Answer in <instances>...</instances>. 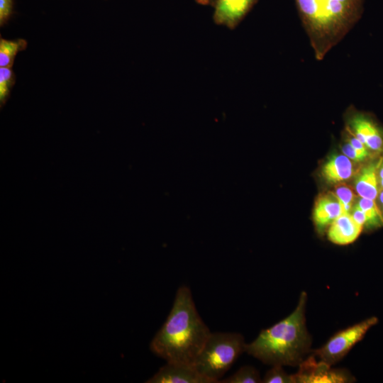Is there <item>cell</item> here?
I'll return each instance as SVG.
<instances>
[{
  "label": "cell",
  "mask_w": 383,
  "mask_h": 383,
  "mask_svg": "<svg viewBox=\"0 0 383 383\" xmlns=\"http://www.w3.org/2000/svg\"><path fill=\"white\" fill-rule=\"evenodd\" d=\"M211 334L195 306L190 289L180 287L166 321L150 348L167 362L193 365Z\"/></svg>",
  "instance_id": "obj_1"
},
{
  "label": "cell",
  "mask_w": 383,
  "mask_h": 383,
  "mask_svg": "<svg viewBox=\"0 0 383 383\" xmlns=\"http://www.w3.org/2000/svg\"><path fill=\"white\" fill-rule=\"evenodd\" d=\"M307 294L302 292L295 309L285 318L263 329L245 352L264 364L297 366L311 351V337L306 323Z\"/></svg>",
  "instance_id": "obj_2"
},
{
  "label": "cell",
  "mask_w": 383,
  "mask_h": 383,
  "mask_svg": "<svg viewBox=\"0 0 383 383\" xmlns=\"http://www.w3.org/2000/svg\"><path fill=\"white\" fill-rule=\"evenodd\" d=\"M316 58L323 60L360 18L364 0H294Z\"/></svg>",
  "instance_id": "obj_3"
},
{
  "label": "cell",
  "mask_w": 383,
  "mask_h": 383,
  "mask_svg": "<svg viewBox=\"0 0 383 383\" xmlns=\"http://www.w3.org/2000/svg\"><path fill=\"white\" fill-rule=\"evenodd\" d=\"M243 335L238 333H211L198 355L194 367L213 383L230 369L238 357L245 352Z\"/></svg>",
  "instance_id": "obj_4"
},
{
  "label": "cell",
  "mask_w": 383,
  "mask_h": 383,
  "mask_svg": "<svg viewBox=\"0 0 383 383\" xmlns=\"http://www.w3.org/2000/svg\"><path fill=\"white\" fill-rule=\"evenodd\" d=\"M377 322V318L372 317L338 332L325 345L313 350L312 355L330 365L335 364L362 339Z\"/></svg>",
  "instance_id": "obj_5"
},
{
  "label": "cell",
  "mask_w": 383,
  "mask_h": 383,
  "mask_svg": "<svg viewBox=\"0 0 383 383\" xmlns=\"http://www.w3.org/2000/svg\"><path fill=\"white\" fill-rule=\"evenodd\" d=\"M293 374L294 383H345L353 382L352 375L345 370L333 369L332 365L318 360L312 355L299 365Z\"/></svg>",
  "instance_id": "obj_6"
},
{
  "label": "cell",
  "mask_w": 383,
  "mask_h": 383,
  "mask_svg": "<svg viewBox=\"0 0 383 383\" xmlns=\"http://www.w3.org/2000/svg\"><path fill=\"white\" fill-rule=\"evenodd\" d=\"M257 0H216L213 5L216 24L235 28L252 8Z\"/></svg>",
  "instance_id": "obj_7"
},
{
  "label": "cell",
  "mask_w": 383,
  "mask_h": 383,
  "mask_svg": "<svg viewBox=\"0 0 383 383\" xmlns=\"http://www.w3.org/2000/svg\"><path fill=\"white\" fill-rule=\"evenodd\" d=\"M147 383H213L193 365L167 362Z\"/></svg>",
  "instance_id": "obj_8"
},
{
  "label": "cell",
  "mask_w": 383,
  "mask_h": 383,
  "mask_svg": "<svg viewBox=\"0 0 383 383\" xmlns=\"http://www.w3.org/2000/svg\"><path fill=\"white\" fill-rule=\"evenodd\" d=\"M347 130L372 150L383 148V134L377 124L368 116L356 113L350 117Z\"/></svg>",
  "instance_id": "obj_9"
},
{
  "label": "cell",
  "mask_w": 383,
  "mask_h": 383,
  "mask_svg": "<svg viewBox=\"0 0 383 383\" xmlns=\"http://www.w3.org/2000/svg\"><path fill=\"white\" fill-rule=\"evenodd\" d=\"M362 229L350 213H342L329 225L327 236L333 243L345 245L355 241Z\"/></svg>",
  "instance_id": "obj_10"
},
{
  "label": "cell",
  "mask_w": 383,
  "mask_h": 383,
  "mask_svg": "<svg viewBox=\"0 0 383 383\" xmlns=\"http://www.w3.org/2000/svg\"><path fill=\"white\" fill-rule=\"evenodd\" d=\"M343 213L341 205L333 193L322 195L315 203L313 211V222L319 231H323Z\"/></svg>",
  "instance_id": "obj_11"
},
{
  "label": "cell",
  "mask_w": 383,
  "mask_h": 383,
  "mask_svg": "<svg viewBox=\"0 0 383 383\" xmlns=\"http://www.w3.org/2000/svg\"><path fill=\"white\" fill-rule=\"evenodd\" d=\"M353 174V165L346 155H337L331 157L322 168L323 178L331 184L344 182Z\"/></svg>",
  "instance_id": "obj_12"
},
{
  "label": "cell",
  "mask_w": 383,
  "mask_h": 383,
  "mask_svg": "<svg viewBox=\"0 0 383 383\" xmlns=\"http://www.w3.org/2000/svg\"><path fill=\"white\" fill-rule=\"evenodd\" d=\"M378 164L365 167L357 176L355 188L359 196L375 200L379 193Z\"/></svg>",
  "instance_id": "obj_13"
},
{
  "label": "cell",
  "mask_w": 383,
  "mask_h": 383,
  "mask_svg": "<svg viewBox=\"0 0 383 383\" xmlns=\"http://www.w3.org/2000/svg\"><path fill=\"white\" fill-rule=\"evenodd\" d=\"M25 39L9 40L0 38V67H13L17 54L27 48Z\"/></svg>",
  "instance_id": "obj_14"
},
{
  "label": "cell",
  "mask_w": 383,
  "mask_h": 383,
  "mask_svg": "<svg viewBox=\"0 0 383 383\" xmlns=\"http://www.w3.org/2000/svg\"><path fill=\"white\" fill-rule=\"evenodd\" d=\"M356 205L365 216V226L367 228H377L383 226V216L374 200L360 197Z\"/></svg>",
  "instance_id": "obj_15"
},
{
  "label": "cell",
  "mask_w": 383,
  "mask_h": 383,
  "mask_svg": "<svg viewBox=\"0 0 383 383\" xmlns=\"http://www.w3.org/2000/svg\"><path fill=\"white\" fill-rule=\"evenodd\" d=\"M222 383H259L262 382L259 372L253 367L246 365L240 367L231 376L220 381Z\"/></svg>",
  "instance_id": "obj_16"
},
{
  "label": "cell",
  "mask_w": 383,
  "mask_h": 383,
  "mask_svg": "<svg viewBox=\"0 0 383 383\" xmlns=\"http://www.w3.org/2000/svg\"><path fill=\"white\" fill-rule=\"evenodd\" d=\"M16 83V75L12 67H0V104L4 106L10 96Z\"/></svg>",
  "instance_id": "obj_17"
},
{
  "label": "cell",
  "mask_w": 383,
  "mask_h": 383,
  "mask_svg": "<svg viewBox=\"0 0 383 383\" xmlns=\"http://www.w3.org/2000/svg\"><path fill=\"white\" fill-rule=\"evenodd\" d=\"M265 383H294L293 374H287L282 365H275L264 376Z\"/></svg>",
  "instance_id": "obj_18"
},
{
  "label": "cell",
  "mask_w": 383,
  "mask_h": 383,
  "mask_svg": "<svg viewBox=\"0 0 383 383\" xmlns=\"http://www.w3.org/2000/svg\"><path fill=\"white\" fill-rule=\"evenodd\" d=\"M333 194L341 205L343 213H350L355 198L353 190L348 186L342 185L338 187Z\"/></svg>",
  "instance_id": "obj_19"
},
{
  "label": "cell",
  "mask_w": 383,
  "mask_h": 383,
  "mask_svg": "<svg viewBox=\"0 0 383 383\" xmlns=\"http://www.w3.org/2000/svg\"><path fill=\"white\" fill-rule=\"evenodd\" d=\"M14 11L13 0H0V26H4L11 19Z\"/></svg>",
  "instance_id": "obj_20"
},
{
  "label": "cell",
  "mask_w": 383,
  "mask_h": 383,
  "mask_svg": "<svg viewBox=\"0 0 383 383\" xmlns=\"http://www.w3.org/2000/svg\"><path fill=\"white\" fill-rule=\"evenodd\" d=\"M342 150L343 154L351 160L360 162L364 160L367 157L355 149L348 141L343 146Z\"/></svg>",
  "instance_id": "obj_21"
},
{
  "label": "cell",
  "mask_w": 383,
  "mask_h": 383,
  "mask_svg": "<svg viewBox=\"0 0 383 383\" xmlns=\"http://www.w3.org/2000/svg\"><path fill=\"white\" fill-rule=\"evenodd\" d=\"M352 213H350L353 219L363 227L365 225L366 218L362 211L355 204L352 209Z\"/></svg>",
  "instance_id": "obj_22"
},
{
  "label": "cell",
  "mask_w": 383,
  "mask_h": 383,
  "mask_svg": "<svg viewBox=\"0 0 383 383\" xmlns=\"http://www.w3.org/2000/svg\"><path fill=\"white\" fill-rule=\"evenodd\" d=\"M378 179L379 180V182L381 185V187L382 189H383V162L380 164V166L379 167Z\"/></svg>",
  "instance_id": "obj_23"
},
{
  "label": "cell",
  "mask_w": 383,
  "mask_h": 383,
  "mask_svg": "<svg viewBox=\"0 0 383 383\" xmlns=\"http://www.w3.org/2000/svg\"><path fill=\"white\" fill-rule=\"evenodd\" d=\"M196 2L199 4L203 6H213L216 0H195Z\"/></svg>",
  "instance_id": "obj_24"
},
{
  "label": "cell",
  "mask_w": 383,
  "mask_h": 383,
  "mask_svg": "<svg viewBox=\"0 0 383 383\" xmlns=\"http://www.w3.org/2000/svg\"><path fill=\"white\" fill-rule=\"evenodd\" d=\"M379 201L382 206L383 209V189H382L380 193H379Z\"/></svg>",
  "instance_id": "obj_25"
}]
</instances>
